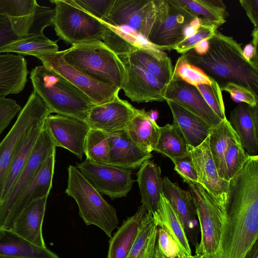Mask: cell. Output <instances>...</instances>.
Segmentation results:
<instances>
[{"mask_svg":"<svg viewBox=\"0 0 258 258\" xmlns=\"http://www.w3.org/2000/svg\"><path fill=\"white\" fill-rule=\"evenodd\" d=\"M225 212L219 248L206 258H245L258 238L257 167L246 165L229 181Z\"/></svg>","mask_w":258,"mask_h":258,"instance_id":"6da1fadb","label":"cell"},{"mask_svg":"<svg viewBox=\"0 0 258 258\" xmlns=\"http://www.w3.org/2000/svg\"><path fill=\"white\" fill-rule=\"evenodd\" d=\"M209 49L204 54L191 49L182 55L220 87L232 82L247 88L258 96V66L244 57L241 44L218 30L209 40Z\"/></svg>","mask_w":258,"mask_h":258,"instance_id":"7a4b0ae2","label":"cell"},{"mask_svg":"<svg viewBox=\"0 0 258 258\" xmlns=\"http://www.w3.org/2000/svg\"><path fill=\"white\" fill-rule=\"evenodd\" d=\"M33 91L50 112L86 122L88 113L94 105L83 93L60 75L43 65L30 73Z\"/></svg>","mask_w":258,"mask_h":258,"instance_id":"3957f363","label":"cell"},{"mask_svg":"<svg viewBox=\"0 0 258 258\" xmlns=\"http://www.w3.org/2000/svg\"><path fill=\"white\" fill-rule=\"evenodd\" d=\"M62 52L66 61L77 70L121 90L125 74L123 64L118 55L103 42L74 45Z\"/></svg>","mask_w":258,"mask_h":258,"instance_id":"277c9868","label":"cell"},{"mask_svg":"<svg viewBox=\"0 0 258 258\" xmlns=\"http://www.w3.org/2000/svg\"><path fill=\"white\" fill-rule=\"evenodd\" d=\"M68 178L65 192L76 202L80 216L87 226L93 225L111 238L113 230L119 224L115 209L73 165L68 168Z\"/></svg>","mask_w":258,"mask_h":258,"instance_id":"5b68a950","label":"cell"},{"mask_svg":"<svg viewBox=\"0 0 258 258\" xmlns=\"http://www.w3.org/2000/svg\"><path fill=\"white\" fill-rule=\"evenodd\" d=\"M50 2L55 5L52 25L60 39L72 45L102 41L106 23L81 9L73 0Z\"/></svg>","mask_w":258,"mask_h":258,"instance_id":"8992f818","label":"cell"},{"mask_svg":"<svg viewBox=\"0 0 258 258\" xmlns=\"http://www.w3.org/2000/svg\"><path fill=\"white\" fill-rule=\"evenodd\" d=\"M155 11L147 41L157 48L171 50L184 40L186 28L195 17L177 0H153Z\"/></svg>","mask_w":258,"mask_h":258,"instance_id":"52a82bcc","label":"cell"},{"mask_svg":"<svg viewBox=\"0 0 258 258\" xmlns=\"http://www.w3.org/2000/svg\"><path fill=\"white\" fill-rule=\"evenodd\" d=\"M191 194L196 215L201 230V240L195 248L196 254L206 258L217 251L226 221L224 213L210 195L198 184H188Z\"/></svg>","mask_w":258,"mask_h":258,"instance_id":"ba28073f","label":"cell"},{"mask_svg":"<svg viewBox=\"0 0 258 258\" xmlns=\"http://www.w3.org/2000/svg\"><path fill=\"white\" fill-rule=\"evenodd\" d=\"M42 65L68 80L91 100L94 105L112 101L120 89L117 87L104 83L77 70L64 59L62 51L38 54Z\"/></svg>","mask_w":258,"mask_h":258,"instance_id":"9c48e42d","label":"cell"},{"mask_svg":"<svg viewBox=\"0 0 258 258\" xmlns=\"http://www.w3.org/2000/svg\"><path fill=\"white\" fill-rule=\"evenodd\" d=\"M50 114L45 103L33 91L12 128L0 142V199L4 182L19 142L31 128L45 121Z\"/></svg>","mask_w":258,"mask_h":258,"instance_id":"30bf717a","label":"cell"},{"mask_svg":"<svg viewBox=\"0 0 258 258\" xmlns=\"http://www.w3.org/2000/svg\"><path fill=\"white\" fill-rule=\"evenodd\" d=\"M0 15L9 19L19 36L42 35L44 29L52 25L55 10L35 0H0Z\"/></svg>","mask_w":258,"mask_h":258,"instance_id":"8fae6325","label":"cell"},{"mask_svg":"<svg viewBox=\"0 0 258 258\" xmlns=\"http://www.w3.org/2000/svg\"><path fill=\"white\" fill-rule=\"evenodd\" d=\"M56 146L44 125L32 153L6 202L0 207V228L11 229V216L14 205L26 185L44 162L55 152Z\"/></svg>","mask_w":258,"mask_h":258,"instance_id":"7c38bea8","label":"cell"},{"mask_svg":"<svg viewBox=\"0 0 258 258\" xmlns=\"http://www.w3.org/2000/svg\"><path fill=\"white\" fill-rule=\"evenodd\" d=\"M76 167L99 192L112 199L126 197L134 182L131 170L97 164L87 159Z\"/></svg>","mask_w":258,"mask_h":258,"instance_id":"4fadbf2b","label":"cell"},{"mask_svg":"<svg viewBox=\"0 0 258 258\" xmlns=\"http://www.w3.org/2000/svg\"><path fill=\"white\" fill-rule=\"evenodd\" d=\"M187 150L196 170L198 184L226 214L225 207L229 181L219 176L210 150L208 137L197 147L187 145Z\"/></svg>","mask_w":258,"mask_h":258,"instance_id":"5bb4252c","label":"cell"},{"mask_svg":"<svg viewBox=\"0 0 258 258\" xmlns=\"http://www.w3.org/2000/svg\"><path fill=\"white\" fill-rule=\"evenodd\" d=\"M154 11L153 0H114L102 21L118 28L126 26L146 40Z\"/></svg>","mask_w":258,"mask_h":258,"instance_id":"9a60e30c","label":"cell"},{"mask_svg":"<svg viewBox=\"0 0 258 258\" xmlns=\"http://www.w3.org/2000/svg\"><path fill=\"white\" fill-rule=\"evenodd\" d=\"M138 110L117 96L108 103L93 105L88 113L86 123L90 128L106 134L118 133L125 131Z\"/></svg>","mask_w":258,"mask_h":258,"instance_id":"2e32d148","label":"cell"},{"mask_svg":"<svg viewBox=\"0 0 258 258\" xmlns=\"http://www.w3.org/2000/svg\"><path fill=\"white\" fill-rule=\"evenodd\" d=\"M118 56L124 67V78L121 89L126 97L138 103L165 101L163 94L165 86L148 72L131 63L123 56Z\"/></svg>","mask_w":258,"mask_h":258,"instance_id":"e0dca14e","label":"cell"},{"mask_svg":"<svg viewBox=\"0 0 258 258\" xmlns=\"http://www.w3.org/2000/svg\"><path fill=\"white\" fill-rule=\"evenodd\" d=\"M44 125L56 147L64 148L82 159L86 138L90 128L86 122L64 115L50 114Z\"/></svg>","mask_w":258,"mask_h":258,"instance_id":"ac0fdd59","label":"cell"},{"mask_svg":"<svg viewBox=\"0 0 258 258\" xmlns=\"http://www.w3.org/2000/svg\"><path fill=\"white\" fill-rule=\"evenodd\" d=\"M163 98L165 101L177 103L212 127L222 120L209 106L197 88L180 79L172 78L166 86Z\"/></svg>","mask_w":258,"mask_h":258,"instance_id":"d6986e66","label":"cell"},{"mask_svg":"<svg viewBox=\"0 0 258 258\" xmlns=\"http://www.w3.org/2000/svg\"><path fill=\"white\" fill-rule=\"evenodd\" d=\"M163 195L170 203L183 225L189 242L195 248L199 244L198 222L195 206L189 190L180 188L167 176L163 178Z\"/></svg>","mask_w":258,"mask_h":258,"instance_id":"ffe728a7","label":"cell"},{"mask_svg":"<svg viewBox=\"0 0 258 258\" xmlns=\"http://www.w3.org/2000/svg\"><path fill=\"white\" fill-rule=\"evenodd\" d=\"M55 158V152L40 166L19 195L11 214L12 227L18 217L30 204L48 196L52 185Z\"/></svg>","mask_w":258,"mask_h":258,"instance_id":"44dd1931","label":"cell"},{"mask_svg":"<svg viewBox=\"0 0 258 258\" xmlns=\"http://www.w3.org/2000/svg\"><path fill=\"white\" fill-rule=\"evenodd\" d=\"M123 56L131 63L139 67L154 76L166 86L171 81L173 66L167 54L150 43L134 48Z\"/></svg>","mask_w":258,"mask_h":258,"instance_id":"7402d4cb","label":"cell"},{"mask_svg":"<svg viewBox=\"0 0 258 258\" xmlns=\"http://www.w3.org/2000/svg\"><path fill=\"white\" fill-rule=\"evenodd\" d=\"M107 136L109 147L107 165L132 170L152 157L151 153L139 147L125 131Z\"/></svg>","mask_w":258,"mask_h":258,"instance_id":"603a6c76","label":"cell"},{"mask_svg":"<svg viewBox=\"0 0 258 258\" xmlns=\"http://www.w3.org/2000/svg\"><path fill=\"white\" fill-rule=\"evenodd\" d=\"M229 121L246 153L249 156L257 155L258 105L240 103L231 111Z\"/></svg>","mask_w":258,"mask_h":258,"instance_id":"cb8c5ba5","label":"cell"},{"mask_svg":"<svg viewBox=\"0 0 258 258\" xmlns=\"http://www.w3.org/2000/svg\"><path fill=\"white\" fill-rule=\"evenodd\" d=\"M48 197L34 201L18 217L11 229L30 242L47 247L42 235V223Z\"/></svg>","mask_w":258,"mask_h":258,"instance_id":"d4e9b609","label":"cell"},{"mask_svg":"<svg viewBox=\"0 0 258 258\" xmlns=\"http://www.w3.org/2000/svg\"><path fill=\"white\" fill-rule=\"evenodd\" d=\"M44 121L34 125L19 142L4 182L0 199V207L7 200L15 183L26 165L39 137Z\"/></svg>","mask_w":258,"mask_h":258,"instance_id":"484cf974","label":"cell"},{"mask_svg":"<svg viewBox=\"0 0 258 258\" xmlns=\"http://www.w3.org/2000/svg\"><path fill=\"white\" fill-rule=\"evenodd\" d=\"M28 73L27 61L21 55L0 54V97L20 93L25 88Z\"/></svg>","mask_w":258,"mask_h":258,"instance_id":"4316f807","label":"cell"},{"mask_svg":"<svg viewBox=\"0 0 258 258\" xmlns=\"http://www.w3.org/2000/svg\"><path fill=\"white\" fill-rule=\"evenodd\" d=\"M136 173L141 202L153 215L157 211L163 194V178L160 167L152 160L145 161Z\"/></svg>","mask_w":258,"mask_h":258,"instance_id":"83f0119b","label":"cell"},{"mask_svg":"<svg viewBox=\"0 0 258 258\" xmlns=\"http://www.w3.org/2000/svg\"><path fill=\"white\" fill-rule=\"evenodd\" d=\"M173 116V123L177 125L187 145L196 147L209 136L212 126L200 117L171 101H166Z\"/></svg>","mask_w":258,"mask_h":258,"instance_id":"f1b7e54d","label":"cell"},{"mask_svg":"<svg viewBox=\"0 0 258 258\" xmlns=\"http://www.w3.org/2000/svg\"><path fill=\"white\" fill-rule=\"evenodd\" d=\"M0 256L10 258H59L47 247L38 246L10 229L0 228Z\"/></svg>","mask_w":258,"mask_h":258,"instance_id":"f546056e","label":"cell"},{"mask_svg":"<svg viewBox=\"0 0 258 258\" xmlns=\"http://www.w3.org/2000/svg\"><path fill=\"white\" fill-rule=\"evenodd\" d=\"M142 204L135 214L124 220L109 241L107 258H126L137 236L140 224L147 212Z\"/></svg>","mask_w":258,"mask_h":258,"instance_id":"4dcf8cb0","label":"cell"},{"mask_svg":"<svg viewBox=\"0 0 258 258\" xmlns=\"http://www.w3.org/2000/svg\"><path fill=\"white\" fill-rule=\"evenodd\" d=\"M152 216L157 225L164 228L180 250L186 256L190 257L192 255L183 225L179 216L163 194L161 196L157 210Z\"/></svg>","mask_w":258,"mask_h":258,"instance_id":"1f68e13d","label":"cell"},{"mask_svg":"<svg viewBox=\"0 0 258 258\" xmlns=\"http://www.w3.org/2000/svg\"><path fill=\"white\" fill-rule=\"evenodd\" d=\"M208 138L210 150L219 176L227 180L225 154L229 146L239 139L227 118L212 127Z\"/></svg>","mask_w":258,"mask_h":258,"instance_id":"d6a6232c","label":"cell"},{"mask_svg":"<svg viewBox=\"0 0 258 258\" xmlns=\"http://www.w3.org/2000/svg\"><path fill=\"white\" fill-rule=\"evenodd\" d=\"M160 127L150 119L144 109H139L127 125L125 131L142 149L151 153L157 143Z\"/></svg>","mask_w":258,"mask_h":258,"instance_id":"836d02e7","label":"cell"},{"mask_svg":"<svg viewBox=\"0 0 258 258\" xmlns=\"http://www.w3.org/2000/svg\"><path fill=\"white\" fill-rule=\"evenodd\" d=\"M158 225L147 212L140 224L136 239L126 258H154Z\"/></svg>","mask_w":258,"mask_h":258,"instance_id":"e575fe53","label":"cell"},{"mask_svg":"<svg viewBox=\"0 0 258 258\" xmlns=\"http://www.w3.org/2000/svg\"><path fill=\"white\" fill-rule=\"evenodd\" d=\"M153 151L169 158L172 161L189 155L184 136L173 123L160 127L158 140Z\"/></svg>","mask_w":258,"mask_h":258,"instance_id":"d590c367","label":"cell"},{"mask_svg":"<svg viewBox=\"0 0 258 258\" xmlns=\"http://www.w3.org/2000/svg\"><path fill=\"white\" fill-rule=\"evenodd\" d=\"M57 40L48 39L44 35L31 34L0 47V54L16 53L18 54L30 55L55 52L58 51Z\"/></svg>","mask_w":258,"mask_h":258,"instance_id":"8d00e7d4","label":"cell"},{"mask_svg":"<svg viewBox=\"0 0 258 258\" xmlns=\"http://www.w3.org/2000/svg\"><path fill=\"white\" fill-rule=\"evenodd\" d=\"M195 17L218 28L226 22V6L220 0H177Z\"/></svg>","mask_w":258,"mask_h":258,"instance_id":"74e56055","label":"cell"},{"mask_svg":"<svg viewBox=\"0 0 258 258\" xmlns=\"http://www.w3.org/2000/svg\"><path fill=\"white\" fill-rule=\"evenodd\" d=\"M84 152L87 159L97 164L107 165L109 152L107 134L90 128L86 138Z\"/></svg>","mask_w":258,"mask_h":258,"instance_id":"f35d334b","label":"cell"},{"mask_svg":"<svg viewBox=\"0 0 258 258\" xmlns=\"http://www.w3.org/2000/svg\"><path fill=\"white\" fill-rule=\"evenodd\" d=\"M172 78L180 79L195 87L211 85L213 80L202 70L188 62L183 55L178 58L173 67Z\"/></svg>","mask_w":258,"mask_h":258,"instance_id":"ab89813d","label":"cell"},{"mask_svg":"<svg viewBox=\"0 0 258 258\" xmlns=\"http://www.w3.org/2000/svg\"><path fill=\"white\" fill-rule=\"evenodd\" d=\"M248 155L242 147L240 141L232 142L224 156L226 179L229 181L242 169Z\"/></svg>","mask_w":258,"mask_h":258,"instance_id":"60d3db41","label":"cell"},{"mask_svg":"<svg viewBox=\"0 0 258 258\" xmlns=\"http://www.w3.org/2000/svg\"><path fill=\"white\" fill-rule=\"evenodd\" d=\"M196 87L216 114L221 120L226 119L222 90L218 84L213 80L211 85H201Z\"/></svg>","mask_w":258,"mask_h":258,"instance_id":"b9f144b4","label":"cell"},{"mask_svg":"<svg viewBox=\"0 0 258 258\" xmlns=\"http://www.w3.org/2000/svg\"><path fill=\"white\" fill-rule=\"evenodd\" d=\"M200 19L201 25L198 31L192 36L175 45L172 50H175L181 55L193 49L201 41L209 40L214 36L218 27L208 21Z\"/></svg>","mask_w":258,"mask_h":258,"instance_id":"7bdbcfd3","label":"cell"},{"mask_svg":"<svg viewBox=\"0 0 258 258\" xmlns=\"http://www.w3.org/2000/svg\"><path fill=\"white\" fill-rule=\"evenodd\" d=\"M156 247L166 258H190L186 256L179 249L176 243L167 231L158 226Z\"/></svg>","mask_w":258,"mask_h":258,"instance_id":"ee69618b","label":"cell"},{"mask_svg":"<svg viewBox=\"0 0 258 258\" xmlns=\"http://www.w3.org/2000/svg\"><path fill=\"white\" fill-rule=\"evenodd\" d=\"M227 92L236 102L244 103L250 106L258 105V96L247 88L232 82H228L220 87Z\"/></svg>","mask_w":258,"mask_h":258,"instance_id":"f6af8a7d","label":"cell"},{"mask_svg":"<svg viewBox=\"0 0 258 258\" xmlns=\"http://www.w3.org/2000/svg\"><path fill=\"white\" fill-rule=\"evenodd\" d=\"M81 9L102 21L109 12L114 0H73Z\"/></svg>","mask_w":258,"mask_h":258,"instance_id":"bcb514c9","label":"cell"},{"mask_svg":"<svg viewBox=\"0 0 258 258\" xmlns=\"http://www.w3.org/2000/svg\"><path fill=\"white\" fill-rule=\"evenodd\" d=\"M21 109V106L15 100L6 97H0V135Z\"/></svg>","mask_w":258,"mask_h":258,"instance_id":"7dc6e473","label":"cell"},{"mask_svg":"<svg viewBox=\"0 0 258 258\" xmlns=\"http://www.w3.org/2000/svg\"><path fill=\"white\" fill-rule=\"evenodd\" d=\"M174 170L187 184H198V176L195 166L189 156L172 161Z\"/></svg>","mask_w":258,"mask_h":258,"instance_id":"c3c4849f","label":"cell"},{"mask_svg":"<svg viewBox=\"0 0 258 258\" xmlns=\"http://www.w3.org/2000/svg\"><path fill=\"white\" fill-rule=\"evenodd\" d=\"M29 35H30L25 36L17 35L13 30L9 19L0 15V47Z\"/></svg>","mask_w":258,"mask_h":258,"instance_id":"681fc988","label":"cell"},{"mask_svg":"<svg viewBox=\"0 0 258 258\" xmlns=\"http://www.w3.org/2000/svg\"><path fill=\"white\" fill-rule=\"evenodd\" d=\"M239 3L253 24V28H258V1L240 0Z\"/></svg>","mask_w":258,"mask_h":258,"instance_id":"f907efd6","label":"cell"},{"mask_svg":"<svg viewBox=\"0 0 258 258\" xmlns=\"http://www.w3.org/2000/svg\"><path fill=\"white\" fill-rule=\"evenodd\" d=\"M244 57L258 66L257 49L251 43L246 44L243 49Z\"/></svg>","mask_w":258,"mask_h":258,"instance_id":"816d5d0a","label":"cell"},{"mask_svg":"<svg viewBox=\"0 0 258 258\" xmlns=\"http://www.w3.org/2000/svg\"><path fill=\"white\" fill-rule=\"evenodd\" d=\"M209 47V40H204L199 43L193 49L197 54L202 55L206 53Z\"/></svg>","mask_w":258,"mask_h":258,"instance_id":"f5cc1de1","label":"cell"},{"mask_svg":"<svg viewBox=\"0 0 258 258\" xmlns=\"http://www.w3.org/2000/svg\"><path fill=\"white\" fill-rule=\"evenodd\" d=\"M245 258H258V243L256 241Z\"/></svg>","mask_w":258,"mask_h":258,"instance_id":"db71d44e","label":"cell"},{"mask_svg":"<svg viewBox=\"0 0 258 258\" xmlns=\"http://www.w3.org/2000/svg\"><path fill=\"white\" fill-rule=\"evenodd\" d=\"M251 36L252 39L251 43L253 45L255 48L257 49L258 42V28H253Z\"/></svg>","mask_w":258,"mask_h":258,"instance_id":"11a10c76","label":"cell"},{"mask_svg":"<svg viewBox=\"0 0 258 258\" xmlns=\"http://www.w3.org/2000/svg\"><path fill=\"white\" fill-rule=\"evenodd\" d=\"M147 114L149 117L153 121L156 122L158 118V112L155 110H150L147 112Z\"/></svg>","mask_w":258,"mask_h":258,"instance_id":"9f6ffc18","label":"cell"},{"mask_svg":"<svg viewBox=\"0 0 258 258\" xmlns=\"http://www.w3.org/2000/svg\"><path fill=\"white\" fill-rule=\"evenodd\" d=\"M154 258H166L164 256L162 255V254L159 251L158 249L156 247L155 248V255Z\"/></svg>","mask_w":258,"mask_h":258,"instance_id":"6f0895ef","label":"cell"},{"mask_svg":"<svg viewBox=\"0 0 258 258\" xmlns=\"http://www.w3.org/2000/svg\"><path fill=\"white\" fill-rule=\"evenodd\" d=\"M201 256L197 254H195V255H192L190 258H201Z\"/></svg>","mask_w":258,"mask_h":258,"instance_id":"680465c9","label":"cell"},{"mask_svg":"<svg viewBox=\"0 0 258 258\" xmlns=\"http://www.w3.org/2000/svg\"><path fill=\"white\" fill-rule=\"evenodd\" d=\"M0 258H10V257H7L4 256H0Z\"/></svg>","mask_w":258,"mask_h":258,"instance_id":"91938a15","label":"cell"}]
</instances>
